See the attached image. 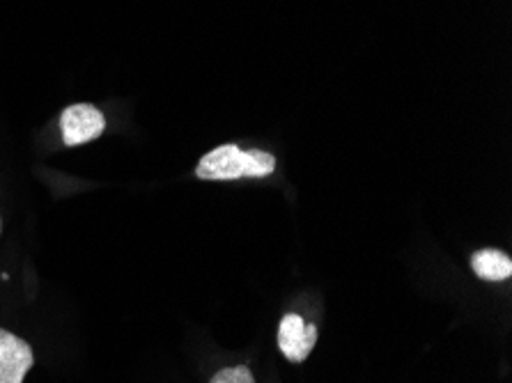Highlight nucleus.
<instances>
[{"label": "nucleus", "instance_id": "1", "mask_svg": "<svg viewBox=\"0 0 512 383\" xmlns=\"http://www.w3.org/2000/svg\"><path fill=\"white\" fill-rule=\"evenodd\" d=\"M276 170V159L269 152H244L237 145H221L207 152L196 168V177L205 182H232L244 177H269Z\"/></svg>", "mask_w": 512, "mask_h": 383}, {"label": "nucleus", "instance_id": "6", "mask_svg": "<svg viewBox=\"0 0 512 383\" xmlns=\"http://www.w3.org/2000/svg\"><path fill=\"white\" fill-rule=\"evenodd\" d=\"M209 383H255L253 372L248 370V365H235V367H223L212 377Z\"/></svg>", "mask_w": 512, "mask_h": 383}, {"label": "nucleus", "instance_id": "4", "mask_svg": "<svg viewBox=\"0 0 512 383\" xmlns=\"http://www.w3.org/2000/svg\"><path fill=\"white\" fill-rule=\"evenodd\" d=\"M33 365L35 356L28 342L0 328V383H23Z\"/></svg>", "mask_w": 512, "mask_h": 383}, {"label": "nucleus", "instance_id": "7", "mask_svg": "<svg viewBox=\"0 0 512 383\" xmlns=\"http://www.w3.org/2000/svg\"><path fill=\"white\" fill-rule=\"evenodd\" d=\"M0 232H3V221H0Z\"/></svg>", "mask_w": 512, "mask_h": 383}, {"label": "nucleus", "instance_id": "2", "mask_svg": "<svg viewBox=\"0 0 512 383\" xmlns=\"http://www.w3.org/2000/svg\"><path fill=\"white\" fill-rule=\"evenodd\" d=\"M106 129V117L92 104H74L67 106L60 115L62 143L67 147L85 145L97 140Z\"/></svg>", "mask_w": 512, "mask_h": 383}, {"label": "nucleus", "instance_id": "3", "mask_svg": "<svg viewBox=\"0 0 512 383\" xmlns=\"http://www.w3.org/2000/svg\"><path fill=\"white\" fill-rule=\"evenodd\" d=\"M317 345V326L308 324L297 312H290L278 324V349L287 361L299 365L313 354Z\"/></svg>", "mask_w": 512, "mask_h": 383}, {"label": "nucleus", "instance_id": "5", "mask_svg": "<svg viewBox=\"0 0 512 383\" xmlns=\"http://www.w3.org/2000/svg\"><path fill=\"white\" fill-rule=\"evenodd\" d=\"M471 269L485 283H503L512 276V260L499 248H483L471 255Z\"/></svg>", "mask_w": 512, "mask_h": 383}]
</instances>
